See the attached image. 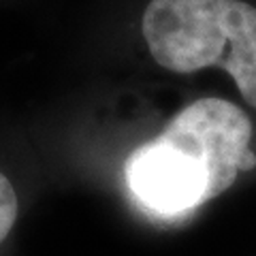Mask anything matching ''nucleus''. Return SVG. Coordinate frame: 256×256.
Returning a JSON list of instances; mask_svg holds the SVG:
<instances>
[{
    "label": "nucleus",
    "mask_w": 256,
    "mask_h": 256,
    "mask_svg": "<svg viewBox=\"0 0 256 256\" xmlns=\"http://www.w3.org/2000/svg\"><path fill=\"white\" fill-rule=\"evenodd\" d=\"M139 34L150 58L175 75L220 68L256 109V4L252 0H148Z\"/></svg>",
    "instance_id": "f257e3e1"
},
{
    "label": "nucleus",
    "mask_w": 256,
    "mask_h": 256,
    "mask_svg": "<svg viewBox=\"0 0 256 256\" xmlns=\"http://www.w3.org/2000/svg\"><path fill=\"white\" fill-rule=\"evenodd\" d=\"M126 184L134 198L160 216H180L226 192L210 154L175 116L154 141L126 158Z\"/></svg>",
    "instance_id": "f03ea898"
},
{
    "label": "nucleus",
    "mask_w": 256,
    "mask_h": 256,
    "mask_svg": "<svg viewBox=\"0 0 256 256\" xmlns=\"http://www.w3.org/2000/svg\"><path fill=\"white\" fill-rule=\"evenodd\" d=\"M18 220V194L4 173H0V244L9 237Z\"/></svg>",
    "instance_id": "7ed1b4c3"
},
{
    "label": "nucleus",
    "mask_w": 256,
    "mask_h": 256,
    "mask_svg": "<svg viewBox=\"0 0 256 256\" xmlns=\"http://www.w3.org/2000/svg\"><path fill=\"white\" fill-rule=\"evenodd\" d=\"M256 164V156H254V152L252 150H248L244 158H242V171H248V169H252V166Z\"/></svg>",
    "instance_id": "20e7f679"
}]
</instances>
